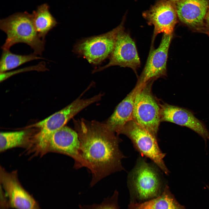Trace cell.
I'll list each match as a JSON object with an SVG mask.
<instances>
[{
  "label": "cell",
  "instance_id": "1",
  "mask_svg": "<svg viewBox=\"0 0 209 209\" xmlns=\"http://www.w3.org/2000/svg\"><path fill=\"white\" fill-rule=\"evenodd\" d=\"M80 142L82 167L92 173L91 186L112 173L123 170L124 156L119 148L121 140L106 123L83 119L74 120Z\"/></svg>",
  "mask_w": 209,
  "mask_h": 209
},
{
  "label": "cell",
  "instance_id": "2",
  "mask_svg": "<svg viewBox=\"0 0 209 209\" xmlns=\"http://www.w3.org/2000/svg\"><path fill=\"white\" fill-rule=\"evenodd\" d=\"M0 28L7 35L1 47L3 50H9L15 44L24 43L33 50L34 53L42 55L46 41L39 36L34 26L32 14L18 13L3 19L0 20Z\"/></svg>",
  "mask_w": 209,
  "mask_h": 209
},
{
  "label": "cell",
  "instance_id": "3",
  "mask_svg": "<svg viewBox=\"0 0 209 209\" xmlns=\"http://www.w3.org/2000/svg\"><path fill=\"white\" fill-rule=\"evenodd\" d=\"M95 101L93 97L78 99L61 110L33 125L39 128V131L33 136L30 148L33 151L41 155L47 152L49 141L52 134L64 126L78 113Z\"/></svg>",
  "mask_w": 209,
  "mask_h": 209
},
{
  "label": "cell",
  "instance_id": "4",
  "mask_svg": "<svg viewBox=\"0 0 209 209\" xmlns=\"http://www.w3.org/2000/svg\"><path fill=\"white\" fill-rule=\"evenodd\" d=\"M158 169L156 165L147 162L144 158H138L128 174L127 181L131 189L139 199L145 200L158 196L162 183Z\"/></svg>",
  "mask_w": 209,
  "mask_h": 209
},
{
  "label": "cell",
  "instance_id": "5",
  "mask_svg": "<svg viewBox=\"0 0 209 209\" xmlns=\"http://www.w3.org/2000/svg\"><path fill=\"white\" fill-rule=\"evenodd\" d=\"M154 82L141 84L135 99L132 120L157 138L160 107L152 92Z\"/></svg>",
  "mask_w": 209,
  "mask_h": 209
},
{
  "label": "cell",
  "instance_id": "6",
  "mask_svg": "<svg viewBox=\"0 0 209 209\" xmlns=\"http://www.w3.org/2000/svg\"><path fill=\"white\" fill-rule=\"evenodd\" d=\"M124 29L123 20L119 26L108 32L80 40L75 44L73 51L86 59L90 64H100L110 57L118 35Z\"/></svg>",
  "mask_w": 209,
  "mask_h": 209
},
{
  "label": "cell",
  "instance_id": "7",
  "mask_svg": "<svg viewBox=\"0 0 209 209\" xmlns=\"http://www.w3.org/2000/svg\"><path fill=\"white\" fill-rule=\"evenodd\" d=\"M127 136L142 156L149 158L166 175L169 171L164 161L165 154L161 150L157 138L133 120L127 122L119 134Z\"/></svg>",
  "mask_w": 209,
  "mask_h": 209
},
{
  "label": "cell",
  "instance_id": "8",
  "mask_svg": "<svg viewBox=\"0 0 209 209\" xmlns=\"http://www.w3.org/2000/svg\"><path fill=\"white\" fill-rule=\"evenodd\" d=\"M140 65V60L135 42L124 29L118 35L108 63L94 69L92 72H98L110 66H118L130 68L136 73L137 70Z\"/></svg>",
  "mask_w": 209,
  "mask_h": 209
},
{
  "label": "cell",
  "instance_id": "9",
  "mask_svg": "<svg viewBox=\"0 0 209 209\" xmlns=\"http://www.w3.org/2000/svg\"><path fill=\"white\" fill-rule=\"evenodd\" d=\"M0 180L9 208L40 209L37 201L21 185L16 171L9 172L1 167Z\"/></svg>",
  "mask_w": 209,
  "mask_h": 209
},
{
  "label": "cell",
  "instance_id": "10",
  "mask_svg": "<svg viewBox=\"0 0 209 209\" xmlns=\"http://www.w3.org/2000/svg\"><path fill=\"white\" fill-rule=\"evenodd\" d=\"M173 34L163 33L158 47L150 50L144 68L137 83L144 84L167 75V64Z\"/></svg>",
  "mask_w": 209,
  "mask_h": 209
},
{
  "label": "cell",
  "instance_id": "11",
  "mask_svg": "<svg viewBox=\"0 0 209 209\" xmlns=\"http://www.w3.org/2000/svg\"><path fill=\"white\" fill-rule=\"evenodd\" d=\"M161 122H172L185 127L197 133L206 142L209 132L205 125L196 118L190 110L163 102L160 103Z\"/></svg>",
  "mask_w": 209,
  "mask_h": 209
},
{
  "label": "cell",
  "instance_id": "12",
  "mask_svg": "<svg viewBox=\"0 0 209 209\" xmlns=\"http://www.w3.org/2000/svg\"><path fill=\"white\" fill-rule=\"evenodd\" d=\"M177 16L174 3L167 0L158 3L145 14L148 23L154 27L150 49L154 48V41L158 34L173 33Z\"/></svg>",
  "mask_w": 209,
  "mask_h": 209
},
{
  "label": "cell",
  "instance_id": "13",
  "mask_svg": "<svg viewBox=\"0 0 209 209\" xmlns=\"http://www.w3.org/2000/svg\"><path fill=\"white\" fill-rule=\"evenodd\" d=\"M80 142L77 132L64 126L55 132L49 141L47 152L62 154L69 156L75 161L74 167H82L79 153Z\"/></svg>",
  "mask_w": 209,
  "mask_h": 209
},
{
  "label": "cell",
  "instance_id": "14",
  "mask_svg": "<svg viewBox=\"0 0 209 209\" xmlns=\"http://www.w3.org/2000/svg\"><path fill=\"white\" fill-rule=\"evenodd\" d=\"M175 4L179 20L192 27L203 24L209 8L208 0H180Z\"/></svg>",
  "mask_w": 209,
  "mask_h": 209
},
{
  "label": "cell",
  "instance_id": "15",
  "mask_svg": "<svg viewBox=\"0 0 209 209\" xmlns=\"http://www.w3.org/2000/svg\"><path fill=\"white\" fill-rule=\"evenodd\" d=\"M140 86L141 84L137 83L133 89L118 105L106 123L111 130L118 135L125 124L132 120L135 99Z\"/></svg>",
  "mask_w": 209,
  "mask_h": 209
},
{
  "label": "cell",
  "instance_id": "16",
  "mask_svg": "<svg viewBox=\"0 0 209 209\" xmlns=\"http://www.w3.org/2000/svg\"><path fill=\"white\" fill-rule=\"evenodd\" d=\"M129 209H186L177 201L166 185L160 195L143 203H131Z\"/></svg>",
  "mask_w": 209,
  "mask_h": 209
},
{
  "label": "cell",
  "instance_id": "17",
  "mask_svg": "<svg viewBox=\"0 0 209 209\" xmlns=\"http://www.w3.org/2000/svg\"><path fill=\"white\" fill-rule=\"evenodd\" d=\"M32 15L34 26L39 36L45 40L48 33L57 24L56 19L51 14L46 4L39 6Z\"/></svg>",
  "mask_w": 209,
  "mask_h": 209
},
{
  "label": "cell",
  "instance_id": "18",
  "mask_svg": "<svg viewBox=\"0 0 209 209\" xmlns=\"http://www.w3.org/2000/svg\"><path fill=\"white\" fill-rule=\"evenodd\" d=\"M33 137L25 130L1 132L0 134V151L16 147L30 148Z\"/></svg>",
  "mask_w": 209,
  "mask_h": 209
},
{
  "label": "cell",
  "instance_id": "19",
  "mask_svg": "<svg viewBox=\"0 0 209 209\" xmlns=\"http://www.w3.org/2000/svg\"><path fill=\"white\" fill-rule=\"evenodd\" d=\"M44 59L34 53L28 55H20L13 53L10 50H3L0 62V73L15 69L32 61Z\"/></svg>",
  "mask_w": 209,
  "mask_h": 209
},
{
  "label": "cell",
  "instance_id": "20",
  "mask_svg": "<svg viewBox=\"0 0 209 209\" xmlns=\"http://www.w3.org/2000/svg\"><path fill=\"white\" fill-rule=\"evenodd\" d=\"M117 197L118 192L116 191L111 197L105 199L100 204L79 205V207L81 209H118Z\"/></svg>",
  "mask_w": 209,
  "mask_h": 209
},
{
  "label": "cell",
  "instance_id": "21",
  "mask_svg": "<svg viewBox=\"0 0 209 209\" xmlns=\"http://www.w3.org/2000/svg\"><path fill=\"white\" fill-rule=\"evenodd\" d=\"M48 70V69L46 67L45 62L42 61L39 62L36 65L26 67L11 72L0 73V81H3L13 75L23 72L31 71H44Z\"/></svg>",
  "mask_w": 209,
  "mask_h": 209
},
{
  "label": "cell",
  "instance_id": "22",
  "mask_svg": "<svg viewBox=\"0 0 209 209\" xmlns=\"http://www.w3.org/2000/svg\"><path fill=\"white\" fill-rule=\"evenodd\" d=\"M205 19L207 24L209 27V8L207 13Z\"/></svg>",
  "mask_w": 209,
  "mask_h": 209
},
{
  "label": "cell",
  "instance_id": "23",
  "mask_svg": "<svg viewBox=\"0 0 209 209\" xmlns=\"http://www.w3.org/2000/svg\"><path fill=\"white\" fill-rule=\"evenodd\" d=\"M169 1H170V2L173 3H175L177 2H178L180 0H167Z\"/></svg>",
  "mask_w": 209,
  "mask_h": 209
},
{
  "label": "cell",
  "instance_id": "24",
  "mask_svg": "<svg viewBox=\"0 0 209 209\" xmlns=\"http://www.w3.org/2000/svg\"><path fill=\"white\" fill-rule=\"evenodd\" d=\"M207 187H208V189H209V186H207Z\"/></svg>",
  "mask_w": 209,
  "mask_h": 209
}]
</instances>
